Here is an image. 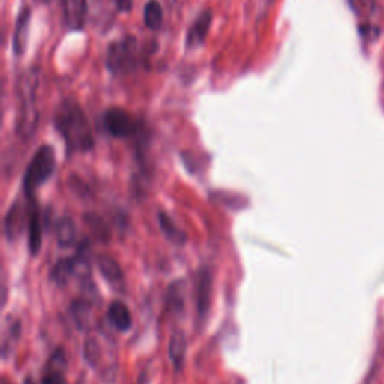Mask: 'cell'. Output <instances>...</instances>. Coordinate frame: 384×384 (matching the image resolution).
<instances>
[{
    "instance_id": "cell-10",
    "label": "cell",
    "mask_w": 384,
    "mask_h": 384,
    "mask_svg": "<svg viewBox=\"0 0 384 384\" xmlns=\"http://www.w3.org/2000/svg\"><path fill=\"white\" fill-rule=\"evenodd\" d=\"M29 29H30V8L24 6L17 18L14 38H12V48L17 56H21L26 52L28 40H29Z\"/></svg>"
},
{
    "instance_id": "cell-14",
    "label": "cell",
    "mask_w": 384,
    "mask_h": 384,
    "mask_svg": "<svg viewBox=\"0 0 384 384\" xmlns=\"http://www.w3.org/2000/svg\"><path fill=\"white\" fill-rule=\"evenodd\" d=\"M158 220H160V227H161L162 233L165 234V237L168 240H170L172 244L180 246L186 242V234L174 224V221L170 218V216L161 212L158 215Z\"/></svg>"
},
{
    "instance_id": "cell-25",
    "label": "cell",
    "mask_w": 384,
    "mask_h": 384,
    "mask_svg": "<svg viewBox=\"0 0 384 384\" xmlns=\"http://www.w3.org/2000/svg\"><path fill=\"white\" fill-rule=\"evenodd\" d=\"M38 2H41V4H50V2H53V0H38Z\"/></svg>"
},
{
    "instance_id": "cell-6",
    "label": "cell",
    "mask_w": 384,
    "mask_h": 384,
    "mask_svg": "<svg viewBox=\"0 0 384 384\" xmlns=\"http://www.w3.org/2000/svg\"><path fill=\"white\" fill-rule=\"evenodd\" d=\"M213 20L212 11H203L201 14L194 20V23L191 24V28L188 29L186 33V48L188 50H196V48H200L204 41L208 38V33L210 30V24Z\"/></svg>"
},
{
    "instance_id": "cell-20",
    "label": "cell",
    "mask_w": 384,
    "mask_h": 384,
    "mask_svg": "<svg viewBox=\"0 0 384 384\" xmlns=\"http://www.w3.org/2000/svg\"><path fill=\"white\" fill-rule=\"evenodd\" d=\"M71 314L80 329L88 328L89 320H90V308L88 302H84V300L81 299L74 300V302L71 304Z\"/></svg>"
},
{
    "instance_id": "cell-22",
    "label": "cell",
    "mask_w": 384,
    "mask_h": 384,
    "mask_svg": "<svg viewBox=\"0 0 384 384\" xmlns=\"http://www.w3.org/2000/svg\"><path fill=\"white\" fill-rule=\"evenodd\" d=\"M41 384H66L64 371H60V369H48V372L44 376Z\"/></svg>"
},
{
    "instance_id": "cell-26",
    "label": "cell",
    "mask_w": 384,
    "mask_h": 384,
    "mask_svg": "<svg viewBox=\"0 0 384 384\" xmlns=\"http://www.w3.org/2000/svg\"><path fill=\"white\" fill-rule=\"evenodd\" d=\"M4 384H8V383H6V381H5V383H4Z\"/></svg>"
},
{
    "instance_id": "cell-23",
    "label": "cell",
    "mask_w": 384,
    "mask_h": 384,
    "mask_svg": "<svg viewBox=\"0 0 384 384\" xmlns=\"http://www.w3.org/2000/svg\"><path fill=\"white\" fill-rule=\"evenodd\" d=\"M84 357L89 364H95L96 360H98V354H100V347L96 344V341L93 340H88V342L84 344Z\"/></svg>"
},
{
    "instance_id": "cell-9",
    "label": "cell",
    "mask_w": 384,
    "mask_h": 384,
    "mask_svg": "<svg viewBox=\"0 0 384 384\" xmlns=\"http://www.w3.org/2000/svg\"><path fill=\"white\" fill-rule=\"evenodd\" d=\"M96 266H98L102 278L113 288H116V290L124 288V272L114 258L108 256H98V258H96Z\"/></svg>"
},
{
    "instance_id": "cell-18",
    "label": "cell",
    "mask_w": 384,
    "mask_h": 384,
    "mask_svg": "<svg viewBox=\"0 0 384 384\" xmlns=\"http://www.w3.org/2000/svg\"><path fill=\"white\" fill-rule=\"evenodd\" d=\"M72 276H76V260H74V257L59 261L56 266L53 268V272H52V280L57 285H66Z\"/></svg>"
},
{
    "instance_id": "cell-17",
    "label": "cell",
    "mask_w": 384,
    "mask_h": 384,
    "mask_svg": "<svg viewBox=\"0 0 384 384\" xmlns=\"http://www.w3.org/2000/svg\"><path fill=\"white\" fill-rule=\"evenodd\" d=\"M167 305L173 312H182L185 306V284L174 281L167 290Z\"/></svg>"
},
{
    "instance_id": "cell-19",
    "label": "cell",
    "mask_w": 384,
    "mask_h": 384,
    "mask_svg": "<svg viewBox=\"0 0 384 384\" xmlns=\"http://www.w3.org/2000/svg\"><path fill=\"white\" fill-rule=\"evenodd\" d=\"M164 21V11L160 2L156 0H150V2L146 4L144 6V24L150 29V30H158L162 26Z\"/></svg>"
},
{
    "instance_id": "cell-13",
    "label": "cell",
    "mask_w": 384,
    "mask_h": 384,
    "mask_svg": "<svg viewBox=\"0 0 384 384\" xmlns=\"http://www.w3.org/2000/svg\"><path fill=\"white\" fill-rule=\"evenodd\" d=\"M28 232H29V251L32 256H36L40 252L42 244V227L38 209H33L30 212Z\"/></svg>"
},
{
    "instance_id": "cell-24",
    "label": "cell",
    "mask_w": 384,
    "mask_h": 384,
    "mask_svg": "<svg viewBox=\"0 0 384 384\" xmlns=\"http://www.w3.org/2000/svg\"><path fill=\"white\" fill-rule=\"evenodd\" d=\"M134 5V0H116V6L120 12H129Z\"/></svg>"
},
{
    "instance_id": "cell-11",
    "label": "cell",
    "mask_w": 384,
    "mask_h": 384,
    "mask_svg": "<svg viewBox=\"0 0 384 384\" xmlns=\"http://www.w3.org/2000/svg\"><path fill=\"white\" fill-rule=\"evenodd\" d=\"M107 317L108 321L120 332H128L132 328L131 311L124 302H119V300H114V302H112L110 306H108Z\"/></svg>"
},
{
    "instance_id": "cell-5",
    "label": "cell",
    "mask_w": 384,
    "mask_h": 384,
    "mask_svg": "<svg viewBox=\"0 0 384 384\" xmlns=\"http://www.w3.org/2000/svg\"><path fill=\"white\" fill-rule=\"evenodd\" d=\"M104 126L116 138H129L140 131V122L124 108L113 107L104 114Z\"/></svg>"
},
{
    "instance_id": "cell-15",
    "label": "cell",
    "mask_w": 384,
    "mask_h": 384,
    "mask_svg": "<svg viewBox=\"0 0 384 384\" xmlns=\"http://www.w3.org/2000/svg\"><path fill=\"white\" fill-rule=\"evenodd\" d=\"M76 222L69 216H64L62 220L57 224V230H56V237H57V244L62 248H69L72 246L76 240Z\"/></svg>"
},
{
    "instance_id": "cell-12",
    "label": "cell",
    "mask_w": 384,
    "mask_h": 384,
    "mask_svg": "<svg viewBox=\"0 0 384 384\" xmlns=\"http://www.w3.org/2000/svg\"><path fill=\"white\" fill-rule=\"evenodd\" d=\"M168 356L177 371L184 366L186 356V338L184 332L177 330L172 335L170 344H168Z\"/></svg>"
},
{
    "instance_id": "cell-8",
    "label": "cell",
    "mask_w": 384,
    "mask_h": 384,
    "mask_svg": "<svg viewBox=\"0 0 384 384\" xmlns=\"http://www.w3.org/2000/svg\"><path fill=\"white\" fill-rule=\"evenodd\" d=\"M62 5L66 26L71 30H83L88 14L86 0H62Z\"/></svg>"
},
{
    "instance_id": "cell-16",
    "label": "cell",
    "mask_w": 384,
    "mask_h": 384,
    "mask_svg": "<svg viewBox=\"0 0 384 384\" xmlns=\"http://www.w3.org/2000/svg\"><path fill=\"white\" fill-rule=\"evenodd\" d=\"M23 222H24V216H23V212L18 206V203H16L14 206H12L6 215L5 218V234L9 240L16 239L20 232L23 230Z\"/></svg>"
},
{
    "instance_id": "cell-1",
    "label": "cell",
    "mask_w": 384,
    "mask_h": 384,
    "mask_svg": "<svg viewBox=\"0 0 384 384\" xmlns=\"http://www.w3.org/2000/svg\"><path fill=\"white\" fill-rule=\"evenodd\" d=\"M54 126L66 144L68 153L89 152L95 146L92 126L81 105L66 100L59 105L54 114Z\"/></svg>"
},
{
    "instance_id": "cell-4",
    "label": "cell",
    "mask_w": 384,
    "mask_h": 384,
    "mask_svg": "<svg viewBox=\"0 0 384 384\" xmlns=\"http://www.w3.org/2000/svg\"><path fill=\"white\" fill-rule=\"evenodd\" d=\"M56 170V153L48 144H44L33 155L23 179V189L32 198L33 192L44 185Z\"/></svg>"
},
{
    "instance_id": "cell-21",
    "label": "cell",
    "mask_w": 384,
    "mask_h": 384,
    "mask_svg": "<svg viewBox=\"0 0 384 384\" xmlns=\"http://www.w3.org/2000/svg\"><path fill=\"white\" fill-rule=\"evenodd\" d=\"M354 14L362 20H371L377 12V0H348Z\"/></svg>"
},
{
    "instance_id": "cell-7",
    "label": "cell",
    "mask_w": 384,
    "mask_h": 384,
    "mask_svg": "<svg viewBox=\"0 0 384 384\" xmlns=\"http://www.w3.org/2000/svg\"><path fill=\"white\" fill-rule=\"evenodd\" d=\"M210 300H212V273L208 269H201L198 272L196 284V304L200 320L206 318L210 308Z\"/></svg>"
},
{
    "instance_id": "cell-3",
    "label": "cell",
    "mask_w": 384,
    "mask_h": 384,
    "mask_svg": "<svg viewBox=\"0 0 384 384\" xmlns=\"http://www.w3.org/2000/svg\"><path fill=\"white\" fill-rule=\"evenodd\" d=\"M144 50L134 36L112 42L107 50V68L113 74H129L143 65Z\"/></svg>"
},
{
    "instance_id": "cell-2",
    "label": "cell",
    "mask_w": 384,
    "mask_h": 384,
    "mask_svg": "<svg viewBox=\"0 0 384 384\" xmlns=\"http://www.w3.org/2000/svg\"><path fill=\"white\" fill-rule=\"evenodd\" d=\"M36 90H38V71L30 69L18 83V120L17 134L23 140H30L38 128L40 114L36 108Z\"/></svg>"
}]
</instances>
